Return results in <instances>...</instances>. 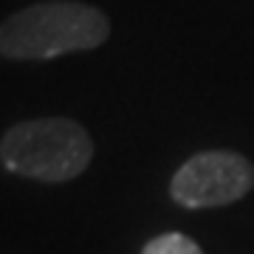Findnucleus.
I'll list each match as a JSON object with an SVG mask.
<instances>
[{
    "label": "nucleus",
    "instance_id": "1",
    "mask_svg": "<svg viewBox=\"0 0 254 254\" xmlns=\"http://www.w3.org/2000/svg\"><path fill=\"white\" fill-rule=\"evenodd\" d=\"M110 37L105 11L76 0H46L14 11L0 23V57L20 63L57 60L99 48Z\"/></svg>",
    "mask_w": 254,
    "mask_h": 254
},
{
    "label": "nucleus",
    "instance_id": "2",
    "mask_svg": "<svg viewBox=\"0 0 254 254\" xmlns=\"http://www.w3.org/2000/svg\"><path fill=\"white\" fill-rule=\"evenodd\" d=\"M93 158L91 133L65 116L28 119L11 125L0 138L3 170L43 184H63L88 170Z\"/></svg>",
    "mask_w": 254,
    "mask_h": 254
},
{
    "label": "nucleus",
    "instance_id": "3",
    "mask_svg": "<svg viewBox=\"0 0 254 254\" xmlns=\"http://www.w3.org/2000/svg\"><path fill=\"white\" fill-rule=\"evenodd\" d=\"M254 187V164L235 150L190 155L170 181V198L184 209H215L246 198Z\"/></svg>",
    "mask_w": 254,
    "mask_h": 254
},
{
    "label": "nucleus",
    "instance_id": "4",
    "mask_svg": "<svg viewBox=\"0 0 254 254\" xmlns=\"http://www.w3.org/2000/svg\"><path fill=\"white\" fill-rule=\"evenodd\" d=\"M141 254H203V249L181 232H164V235L147 240Z\"/></svg>",
    "mask_w": 254,
    "mask_h": 254
}]
</instances>
